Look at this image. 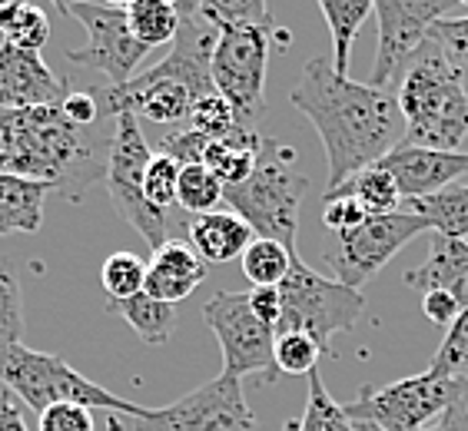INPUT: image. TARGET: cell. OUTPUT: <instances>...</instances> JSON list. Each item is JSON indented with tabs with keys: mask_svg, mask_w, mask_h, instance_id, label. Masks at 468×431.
<instances>
[{
	"mask_svg": "<svg viewBox=\"0 0 468 431\" xmlns=\"http://www.w3.org/2000/svg\"><path fill=\"white\" fill-rule=\"evenodd\" d=\"M289 100L315 126L325 146V193L343 189L356 173L382 163L406 136L396 93L339 77L323 57L303 67V77Z\"/></svg>",
	"mask_w": 468,
	"mask_h": 431,
	"instance_id": "cell-1",
	"label": "cell"
},
{
	"mask_svg": "<svg viewBox=\"0 0 468 431\" xmlns=\"http://www.w3.org/2000/svg\"><path fill=\"white\" fill-rule=\"evenodd\" d=\"M110 140L113 133H97V126H73L60 103L0 110V173L57 189L77 203L93 183L107 180Z\"/></svg>",
	"mask_w": 468,
	"mask_h": 431,
	"instance_id": "cell-2",
	"label": "cell"
},
{
	"mask_svg": "<svg viewBox=\"0 0 468 431\" xmlns=\"http://www.w3.org/2000/svg\"><path fill=\"white\" fill-rule=\"evenodd\" d=\"M203 17L219 30L213 47V87L233 107L236 123L256 130L266 113V67L272 44L289 37L272 27V14L262 0H203Z\"/></svg>",
	"mask_w": 468,
	"mask_h": 431,
	"instance_id": "cell-3",
	"label": "cell"
},
{
	"mask_svg": "<svg viewBox=\"0 0 468 431\" xmlns=\"http://www.w3.org/2000/svg\"><path fill=\"white\" fill-rule=\"evenodd\" d=\"M396 100L406 120V136L399 146L459 153V146L468 140L465 73L441 54L432 37L406 70Z\"/></svg>",
	"mask_w": 468,
	"mask_h": 431,
	"instance_id": "cell-4",
	"label": "cell"
},
{
	"mask_svg": "<svg viewBox=\"0 0 468 431\" xmlns=\"http://www.w3.org/2000/svg\"><path fill=\"white\" fill-rule=\"evenodd\" d=\"M309 180L296 170V150L282 140L262 136L256 170L246 183L223 189L226 209H233L260 239L296 252L299 209L306 199Z\"/></svg>",
	"mask_w": 468,
	"mask_h": 431,
	"instance_id": "cell-5",
	"label": "cell"
},
{
	"mask_svg": "<svg viewBox=\"0 0 468 431\" xmlns=\"http://www.w3.org/2000/svg\"><path fill=\"white\" fill-rule=\"evenodd\" d=\"M0 385L4 392L17 395L27 405L30 412H44L50 405L73 402L83 408H103V412H117L126 418H144L150 408L126 398L113 395L103 385L90 382L87 375L73 369L70 362H63L60 355H47V352H34L27 345H7L0 349Z\"/></svg>",
	"mask_w": 468,
	"mask_h": 431,
	"instance_id": "cell-6",
	"label": "cell"
},
{
	"mask_svg": "<svg viewBox=\"0 0 468 431\" xmlns=\"http://www.w3.org/2000/svg\"><path fill=\"white\" fill-rule=\"evenodd\" d=\"M366 312V296L335 279H325L306 262L292 259L289 276L280 286V322L276 335L306 332L323 352H329L333 335L349 332Z\"/></svg>",
	"mask_w": 468,
	"mask_h": 431,
	"instance_id": "cell-7",
	"label": "cell"
},
{
	"mask_svg": "<svg viewBox=\"0 0 468 431\" xmlns=\"http://www.w3.org/2000/svg\"><path fill=\"white\" fill-rule=\"evenodd\" d=\"M462 388V378H445L425 369L388 385H366L352 402L343 405L352 425H372L378 431H425L449 412Z\"/></svg>",
	"mask_w": 468,
	"mask_h": 431,
	"instance_id": "cell-8",
	"label": "cell"
},
{
	"mask_svg": "<svg viewBox=\"0 0 468 431\" xmlns=\"http://www.w3.org/2000/svg\"><path fill=\"white\" fill-rule=\"evenodd\" d=\"M150 160H154V150L140 130V120L133 113H120L113 120V140H110L107 160L110 199H113L120 219L133 226L150 249H160L163 243H170V219H166V213L150 206L144 196V176Z\"/></svg>",
	"mask_w": 468,
	"mask_h": 431,
	"instance_id": "cell-9",
	"label": "cell"
},
{
	"mask_svg": "<svg viewBox=\"0 0 468 431\" xmlns=\"http://www.w3.org/2000/svg\"><path fill=\"white\" fill-rule=\"evenodd\" d=\"M203 322L223 352V375L276 382V329L250 309L246 292H217L203 306Z\"/></svg>",
	"mask_w": 468,
	"mask_h": 431,
	"instance_id": "cell-10",
	"label": "cell"
},
{
	"mask_svg": "<svg viewBox=\"0 0 468 431\" xmlns=\"http://www.w3.org/2000/svg\"><path fill=\"white\" fill-rule=\"evenodd\" d=\"M459 0H378L372 14L378 20V50L369 73V87L376 90H399V83L419 57L432 27L449 17Z\"/></svg>",
	"mask_w": 468,
	"mask_h": 431,
	"instance_id": "cell-11",
	"label": "cell"
},
{
	"mask_svg": "<svg viewBox=\"0 0 468 431\" xmlns=\"http://www.w3.org/2000/svg\"><path fill=\"white\" fill-rule=\"evenodd\" d=\"M429 233V226L419 216L399 209L388 216H369L362 226L339 233L325 243L323 256L333 266L335 282L349 289H362L388 259H396L415 236Z\"/></svg>",
	"mask_w": 468,
	"mask_h": 431,
	"instance_id": "cell-12",
	"label": "cell"
},
{
	"mask_svg": "<svg viewBox=\"0 0 468 431\" xmlns=\"http://www.w3.org/2000/svg\"><path fill=\"white\" fill-rule=\"evenodd\" d=\"M133 431H260V418L243 395V382L219 375L166 408L130 418Z\"/></svg>",
	"mask_w": 468,
	"mask_h": 431,
	"instance_id": "cell-13",
	"label": "cell"
},
{
	"mask_svg": "<svg viewBox=\"0 0 468 431\" xmlns=\"http://www.w3.org/2000/svg\"><path fill=\"white\" fill-rule=\"evenodd\" d=\"M67 17L80 20L87 30V47L70 50L67 60L87 70H97L107 77V87H123L133 80V70L140 67L150 50L133 37L126 24V4H60Z\"/></svg>",
	"mask_w": 468,
	"mask_h": 431,
	"instance_id": "cell-14",
	"label": "cell"
},
{
	"mask_svg": "<svg viewBox=\"0 0 468 431\" xmlns=\"http://www.w3.org/2000/svg\"><path fill=\"white\" fill-rule=\"evenodd\" d=\"M67 97V80L57 77L34 50L0 44V110L50 107Z\"/></svg>",
	"mask_w": 468,
	"mask_h": 431,
	"instance_id": "cell-15",
	"label": "cell"
},
{
	"mask_svg": "<svg viewBox=\"0 0 468 431\" xmlns=\"http://www.w3.org/2000/svg\"><path fill=\"white\" fill-rule=\"evenodd\" d=\"M378 166L396 180L402 203L432 196L452 183L468 180V153H441L422 146H396Z\"/></svg>",
	"mask_w": 468,
	"mask_h": 431,
	"instance_id": "cell-16",
	"label": "cell"
},
{
	"mask_svg": "<svg viewBox=\"0 0 468 431\" xmlns=\"http://www.w3.org/2000/svg\"><path fill=\"white\" fill-rule=\"evenodd\" d=\"M203 279H207V262L189 249V243L170 239L160 249H154V256L146 262L144 292L150 299H160V302L176 306V302L189 299L203 286Z\"/></svg>",
	"mask_w": 468,
	"mask_h": 431,
	"instance_id": "cell-17",
	"label": "cell"
},
{
	"mask_svg": "<svg viewBox=\"0 0 468 431\" xmlns=\"http://www.w3.org/2000/svg\"><path fill=\"white\" fill-rule=\"evenodd\" d=\"M432 236V246H429V256H425L422 266L406 272V286L415 292H452L459 299V306L468 309V243L462 239H445V236Z\"/></svg>",
	"mask_w": 468,
	"mask_h": 431,
	"instance_id": "cell-18",
	"label": "cell"
},
{
	"mask_svg": "<svg viewBox=\"0 0 468 431\" xmlns=\"http://www.w3.org/2000/svg\"><path fill=\"white\" fill-rule=\"evenodd\" d=\"M189 249L197 252L207 266H226L239 259L246 246L256 239L250 226L233 213V209H213V213L193 216L186 223Z\"/></svg>",
	"mask_w": 468,
	"mask_h": 431,
	"instance_id": "cell-19",
	"label": "cell"
},
{
	"mask_svg": "<svg viewBox=\"0 0 468 431\" xmlns=\"http://www.w3.org/2000/svg\"><path fill=\"white\" fill-rule=\"evenodd\" d=\"M262 150V133L260 130H250V126H233L226 136L219 140H207V150H203V166H207L223 189L239 186L252 176L256 170V160H260Z\"/></svg>",
	"mask_w": 468,
	"mask_h": 431,
	"instance_id": "cell-20",
	"label": "cell"
},
{
	"mask_svg": "<svg viewBox=\"0 0 468 431\" xmlns=\"http://www.w3.org/2000/svg\"><path fill=\"white\" fill-rule=\"evenodd\" d=\"M47 193L40 183L0 173V236H34L44 226Z\"/></svg>",
	"mask_w": 468,
	"mask_h": 431,
	"instance_id": "cell-21",
	"label": "cell"
},
{
	"mask_svg": "<svg viewBox=\"0 0 468 431\" xmlns=\"http://www.w3.org/2000/svg\"><path fill=\"white\" fill-rule=\"evenodd\" d=\"M402 209L419 216L429 226V233L445 236V239H462V243L468 239V180L452 183L432 196L406 199Z\"/></svg>",
	"mask_w": 468,
	"mask_h": 431,
	"instance_id": "cell-22",
	"label": "cell"
},
{
	"mask_svg": "<svg viewBox=\"0 0 468 431\" xmlns=\"http://www.w3.org/2000/svg\"><path fill=\"white\" fill-rule=\"evenodd\" d=\"M372 7L369 0H319V10H323L325 24H329V34H333V70L339 77H349V63H352V44H356V34H359L362 20L369 17Z\"/></svg>",
	"mask_w": 468,
	"mask_h": 431,
	"instance_id": "cell-23",
	"label": "cell"
},
{
	"mask_svg": "<svg viewBox=\"0 0 468 431\" xmlns=\"http://www.w3.org/2000/svg\"><path fill=\"white\" fill-rule=\"evenodd\" d=\"M110 309H113L146 345H166L170 335L176 332V306L160 302V299H150L146 292L126 299V302H113Z\"/></svg>",
	"mask_w": 468,
	"mask_h": 431,
	"instance_id": "cell-24",
	"label": "cell"
},
{
	"mask_svg": "<svg viewBox=\"0 0 468 431\" xmlns=\"http://www.w3.org/2000/svg\"><path fill=\"white\" fill-rule=\"evenodd\" d=\"M0 37H4V44L17 47V50L40 54L50 40V17L44 7L27 4V0H4L0 4Z\"/></svg>",
	"mask_w": 468,
	"mask_h": 431,
	"instance_id": "cell-25",
	"label": "cell"
},
{
	"mask_svg": "<svg viewBox=\"0 0 468 431\" xmlns=\"http://www.w3.org/2000/svg\"><path fill=\"white\" fill-rule=\"evenodd\" d=\"M126 24L146 50H154V47H166L176 40L180 10L170 0H133L126 4Z\"/></svg>",
	"mask_w": 468,
	"mask_h": 431,
	"instance_id": "cell-26",
	"label": "cell"
},
{
	"mask_svg": "<svg viewBox=\"0 0 468 431\" xmlns=\"http://www.w3.org/2000/svg\"><path fill=\"white\" fill-rule=\"evenodd\" d=\"M292 259H296V252L292 249L272 243V239H260V236H256V239L246 246L243 256H239L243 272L252 282V289H280L282 279L289 276Z\"/></svg>",
	"mask_w": 468,
	"mask_h": 431,
	"instance_id": "cell-27",
	"label": "cell"
},
{
	"mask_svg": "<svg viewBox=\"0 0 468 431\" xmlns=\"http://www.w3.org/2000/svg\"><path fill=\"white\" fill-rule=\"evenodd\" d=\"M335 193H352L369 216H388L402 209V193H399L396 180H392L378 163L369 166V170L356 173V176H352L343 189H335ZM323 196H333V193H323Z\"/></svg>",
	"mask_w": 468,
	"mask_h": 431,
	"instance_id": "cell-28",
	"label": "cell"
},
{
	"mask_svg": "<svg viewBox=\"0 0 468 431\" xmlns=\"http://www.w3.org/2000/svg\"><path fill=\"white\" fill-rule=\"evenodd\" d=\"M219 203H223V183H219L203 163L180 166L176 206H180L183 213H189V219L203 213H213V209H219Z\"/></svg>",
	"mask_w": 468,
	"mask_h": 431,
	"instance_id": "cell-29",
	"label": "cell"
},
{
	"mask_svg": "<svg viewBox=\"0 0 468 431\" xmlns=\"http://www.w3.org/2000/svg\"><path fill=\"white\" fill-rule=\"evenodd\" d=\"M100 282H103V292H107V302H126L144 292L146 286V262L133 252H113L103 259V269H100Z\"/></svg>",
	"mask_w": 468,
	"mask_h": 431,
	"instance_id": "cell-30",
	"label": "cell"
},
{
	"mask_svg": "<svg viewBox=\"0 0 468 431\" xmlns=\"http://www.w3.org/2000/svg\"><path fill=\"white\" fill-rule=\"evenodd\" d=\"M299 431H356V425L346 418L343 405L329 395L319 369L309 372V398L306 412L299 418Z\"/></svg>",
	"mask_w": 468,
	"mask_h": 431,
	"instance_id": "cell-31",
	"label": "cell"
},
{
	"mask_svg": "<svg viewBox=\"0 0 468 431\" xmlns=\"http://www.w3.org/2000/svg\"><path fill=\"white\" fill-rule=\"evenodd\" d=\"M24 339V296L14 262L0 256V349Z\"/></svg>",
	"mask_w": 468,
	"mask_h": 431,
	"instance_id": "cell-32",
	"label": "cell"
},
{
	"mask_svg": "<svg viewBox=\"0 0 468 431\" xmlns=\"http://www.w3.org/2000/svg\"><path fill=\"white\" fill-rule=\"evenodd\" d=\"M323 355L325 352L306 332L276 335V369H280V375H309V372L319 369Z\"/></svg>",
	"mask_w": 468,
	"mask_h": 431,
	"instance_id": "cell-33",
	"label": "cell"
},
{
	"mask_svg": "<svg viewBox=\"0 0 468 431\" xmlns=\"http://www.w3.org/2000/svg\"><path fill=\"white\" fill-rule=\"evenodd\" d=\"M429 369L445 378H468V309H462L459 319L449 325Z\"/></svg>",
	"mask_w": 468,
	"mask_h": 431,
	"instance_id": "cell-34",
	"label": "cell"
},
{
	"mask_svg": "<svg viewBox=\"0 0 468 431\" xmlns=\"http://www.w3.org/2000/svg\"><path fill=\"white\" fill-rule=\"evenodd\" d=\"M176 183H180V163L163 153H154V160H150L146 176H144L146 203L154 209H160V213H170V209L176 206Z\"/></svg>",
	"mask_w": 468,
	"mask_h": 431,
	"instance_id": "cell-35",
	"label": "cell"
},
{
	"mask_svg": "<svg viewBox=\"0 0 468 431\" xmlns=\"http://www.w3.org/2000/svg\"><path fill=\"white\" fill-rule=\"evenodd\" d=\"M186 126L189 130H197L199 136H207V140H219V136H226L239 123H236L233 107H229L219 93H209V97H199L197 103H193Z\"/></svg>",
	"mask_w": 468,
	"mask_h": 431,
	"instance_id": "cell-36",
	"label": "cell"
},
{
	"mask_svg": "<svg viewBox=\"0 0 468 431\" xmlns=\"http://www.w3.org/2000/svg\"><path fill=\"white\" fill-rule=\"evenodd\" d=\"M369 219V213L362 209V203L352 193H333V196H323V226L333 236L349 233L356 226H362Z\"/></svg>",
	"mask_w": 468,
	"mask_h": 431,
	"instance_id": "cell-37",
	"label": "cell"
},
{
	"mask_svg": "<svg viewBox=\"0 0 468 431\" xmlns=\"http://www.w3.org/2000/svg\"><path fill=\"white\" fill-rule=\"evenodd\" d=\"M432 40L462 73L468 70V4H465V17H445L435 24Z\"/></svg>",
	"mask_w": 468,
	"mask_h": 431,
	"instance_id": "cell-38",
	"label": "cell"
},
{
	"mask_svg": "<svg viewBox=\"0 0 468 431\" xmlns=\"http://www.w3.org/2000/svg\"><path fill=\"white\" fill-rule=\"evenodd\" d=\"M37 431H97L93 412L83 405L60 402L37 415Z\"/></svg>",
	"mask_w": 468,
	"mask_h": 431,
	"instance_id": "cell-39",
	"label": "cell"
},
{
	"mask_svg": "<svg viewBox=\"0 0 468 431\" xmlns=\"http://www.w3.org/2000/svg\"><path fill=\"white\" fill-rule=\"evenodd\" d=\"M60 110L73 126H83V130H90L103 120L97 90H67V97L60 100Z\"/></svg>",
	"mask_w": 468,
	"mask_h": 431,
	"instance_id": "cell-40",
	"label": "cell"
},
{
	"mask_svg": "<svg viewBox=\"0 0 468 431\" xmlns=\"http://www.w3.org/2000/svg\"><path fill=\"white\" fill-rule=\"evenodd\" d=\"M356 431H378V428H372V425H356ZM425 431H468V378H462L459 395L449 405V412Z\"/></svg>",
	"mask_w": 468,
	"mask_h": 431,
	"instance_id": "cell-41",
	"label": "cell"
},
{
	"mask_svg": "<svg viewBox=\"0 0 468 431\" xmlns=\"http://www.w3.org/2000/svg\"><path fill=\"white\" fill-rule=\"evenodd\" d=\"M422 312L432 325H452L462 315V306H459V299L452 296V292H441V289H435V292H425V296H422Z\"/></svg>",
	"mask_w": 468,
	"mask_h": 431,
	"instance_id": "cell-42",
	"label": "cell"
},
{
	"mask_svg": "<svg viewBox=\"0 0 468 431\" xmlns=\"http://www.w3.org/2000/svg\"><path fill=\"white\" fill-rule=\"evenodd\" d=\"M246 296H250L252 312L260 315L266 325L276 329V322H280V289H252Z\"/></svg>",
	"mask_w": 468,
	"mask_h": 431,
	"instance_id": "cell-43",
	"label": "cell"
},
{
	"mask_svg": "<svg viewBox=\"0 0 468 431\" xmlns=\"http://www.w3.org/2000/svg\"><path fill=\"white\" fill-rule=\"evenodd\" d=\"M0 431H30L27 422H24V415H20L17 402H14L7 392H0Z\"/></svg>",
	"mask_w": 468,
	"mask_h": 431,
	"instance_id": "cell-44",
	"label": "cell"
},
{
	"mask_svg": "<svg viewBox=\"0 0 468 431\" xmlns=\"http://www.w3.org/2000/svg\"><path fill=\"white\" fill-rule=\"evenodd\" d=\"M282 431H299V422H286V428Z\"/></svg>",
	"mask_w": 468,
	"mask_h": 431,
	"instance_id": "cell-45",
	"label": "cell"
}]
</instances>
